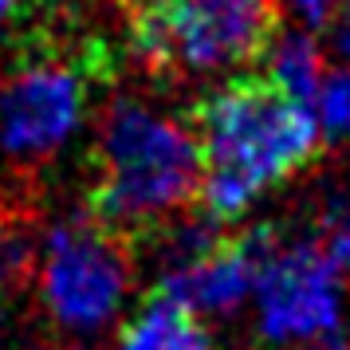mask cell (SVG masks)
<instances>
[{"label":"cell","instance_id":"cell-13","mask_svg":"<svg viewBox=\"0 0 350 350\" xmlns=\"http://www.w3.org/2000/svg\"><path fill=\"white\" fill-rule=\"evenodd\" d=\"M287 8L307 24V28H327L334 12L342 8V0H287Z\"/></svg>","mask_w":350,"mask_h":350},{"label":"cell","instance_id":"cell-11","mask_svg":"<svg viewBox=\"0 0 350 350\" xmlns=\"http://www.w3.org/2000/svg\"><path fill=\"white\" fill-rule=\"evenodd\" d=\"M315 118L323 134H331V138H347L350 134V71L323 75L315 95Z\"/></svg>","mask_w":350,"mask_h":350},{"label":"cell","instance_id":"cell-10","mask_svg":"<svg viewBox=\"0 0 350 350\" xmlns=\"http://www.w3.org/2000/svg\"><path fill=\"white\" fill-rule=\"evenodd\" d=\"M40 232L28 208L8 205L0 208V295H16L28 287L36 268V248Z\"/></svg>","mask_w":350,"mask_h":350},{"label":"cell","instance_id":"cell-16","mask_svg":"<svg viewBox=\"0 0 350 350\" xmlns=\"http://www.w3.org/2000/svg\"><path fill=\"white\" fill-rule=\"evenodd\" d=\"M311 350H350V338H315Z\"/></svg>","mask_w":350,"mask_h":350},{"label":"cell","instance_id":"cell-7","mask_svg":"<svg viewBox=\"0 0 350 350\" xmlns=\"http://www.w3.org/2000/svg\"><path fill=\"white\" fill-rule=\"evenodd\" d=\"M271 252H275V240L268 224L237 232V237H221L197 260L165 271L158 291L174 295L197 315H232L256 287V275Z\"/></svg>","mask_w":350,"mask_h":350},{"label":"cell","instance_id":"cell-9","mask_svg":"<svg viewBox=\"0 0 350 350\" xmlns=\"http://www.w3.org/2000/svg\"><path fill=\"white\" fill-rule=\"evenodd\" d=\"M323 51H319L315 36L307 32H284L271 40L268 48V79H275L287 95L299 103H315L319 83H323Z\"/></svg>","mask_w":350,"mask_h":350},{"label":"cell","instance_id":"cell-2","mask_svg":"<svg viewBox=\"0 0 350 350\" xmlns=\"http://www.w3.org/2000/svg\"><path fill=\"white\" fill-rule=\"evenodd\" d=\"M197 189L201 146L193 126H181L138 98H114L98 122L87 217L130 244L197 201Z\"/></svg>","mask_w":350,"mask_h":350},{"label":"cell","instance_id":"cell-15","mask_svg":"<svg viewBox=\"0 0 350 350\" xmlns=\"http://www.w3.org/2000/svg\"><path fill=\"white\" fill-rule=\"evenodd\" d=\"M334 16H338V24H334V48L350 64V0H342V8Z\"/></svg>","mask_w":350,"mask_h":350},{"label":"cell","instance_id":"cell-17","mask_svg":"<svg viewBox=\"0 0 350 350\" xmlns=\"http://www.w3.org/2000/svg\"><path fill=\"white\" fill-rule=\"evenodd\" d=\"M130 12H138V8H158V4H170V0H122Z\"/></svg>","mask_w":350,"mask_h":350},{"label":"cell","instance_id":"cell-6","mask_svg":"<svg viewBox=\"0 0 350 350\" xmlns=\"http://www.w3.org/2000/svg\"><path fill=\"white\" fill-rule=\"evenodd\" d=\"M256 319L271 347L315 342L338 327L342 287L331 256L315 244L275 248L256 275Z\"/></svg>","mask_w":350,"mask_h":350},{"label":"cell","instance_id":"cell-4","mask_svg":"<svg viewBox=\"0 0 350 350\" xmlns=\"http://www.w3.org/2000/svg\"><path fill=\"white\" fill-rule=\"evenodd\" d=\"M98 59V48L87 55H55L51 48L28 51L0 83V154L16 165H36L59 154L87 114V83Z\"/></svg>","mask_w":350,"mask_h":350},{"label":"cell","instance_id":"cell-1","mask_svg":"<svg viewBox=\"0 0 350 350\" xmlns=\"http://www.w3.org/2000/svg\"><path fill=\"white\" fill-rule=\"evenodd\" d=\"M189 122L201 146L197 205L221 224L307 170L323 150L319 118L268 75L228 79L193 107Z\"/></svg>","mask_w":350,"mask_h":350},{"label":"cell","instance_id":"cell-8","mask_svg":"<svg viewBox=\"0 0 350 350\" xmlns=\"http://www.w3.org/2000/svg\"><path fill=\"white\" fill-rule=\"evenodd\" d=\"M118 350H213V338L197 311L165 291H154L142 311L122 327Z\"/></svg>","mask_w":350,"mask_h":350},{"label":"cell","instance_id":"cell-5","mask_svg":"<svg viewBox=\"0 0 350 350\" xmlns=\"http://www.w3.org/2000/svg\"><path fill=\"white\" fill-rule=\"evenodd\" d=\"M40 291L48 315L64 331L91 334L107 327L130 291L126 240L107 232L91 217H75L51 228Z\"/></svg>","mask_w":350,"mask_h":350},{"label":"cell","instance_id":"cell-14","mask_svg":"<svg viewBox=\"0 0 350 350\" xmlns=\"http://www.w3.org/2000/svg\"><path fill=\"white\" fill-rule=\"evenodd\" d=\"M36 8H40V0H0V28L24 24V16H32Z\"/></svg>","mask_w":350,"mask_h":350},{"label":"cell","instance_id":"cell-12","mask_svg":"<svg viewBox=\"0 0 350 350\" xmlns=\"http://www.w3.org/2000/svg\"><path fill=\"white\" fill-rule=\"evenodd\" d=\"M323 252L331 256L334 268L350 271V208H342L331 221V232H327V248Z\"/></svg>","mask_w":350,"mask_h":350},{"label":"cell","instance_id":"cell-3","mask_svg":"<svg viewBox=\"0 0 350 350\" xmlns=\"http://www.w3.org/2000/svg\"><path fill=\"white\" fill-rule=\"evenodd\" d=\"M280 0H170L130 12V51L154 75H208L264 59Z\"/></svg>","mask_w":350,"mask_h":350}]
</instances>
